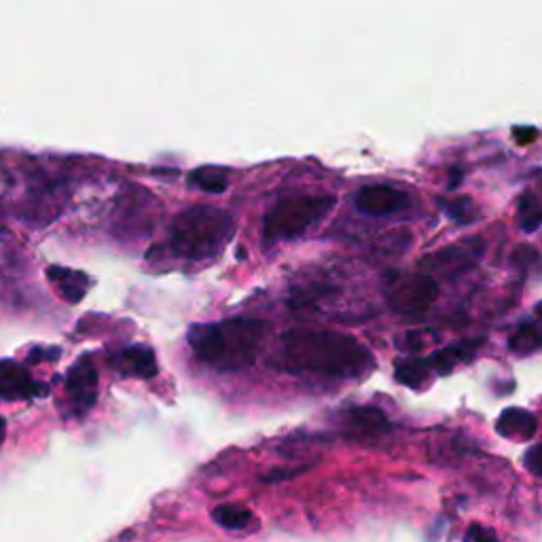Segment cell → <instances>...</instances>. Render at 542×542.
Instances as JSON below:
<instances>
[{
	"instance_id": "obj_22",
	"label": "cell",
	"mask_w": 542,
	"mask_h": 542,
	"mask_svg": "<svg viewBox=\"0 0 542 542\" xmlns=\"http://www.w3.org/2000/svg\"><path fill=\"white\" fill-rule=\"evenodd\" d=\"M523 464L530 473L542 476V445H534L532 449H528L523 455Z\"/></svg>"
},
{
	"instance_id": "obj_13",
	"label": "cell",
	"mask_w": 542,
	"mask_h": 542,
	"mask_svg": "<svg viewBox=\"0 0 542 542\" xmlns=\"http://www.w3.org/2000/svg\"><path fill=\"white\" fill-rule=\"evenodd\" d=\"M348 426L360 437H379L388 430L390 422L377 406H354L348 411Z\"/></svg>"
},
{
	"instance_id": "obj_18",
	"label": "cell",
	"mask_w": 542,
	"mask_h": 542,
	"mask_svg": "<svg viewBox=\"0 0 542 542\" xmlns=\"http://www.w3.org/2000/svg\"><path fill=\"white\" fill-rule=\"evenodd\" d=\"M213 519L219 525H223V528L244 530L252 522V513L246 511V508L233 507V504H223V507L214 508Z\"/></svg>"
},
{
	"instance_id": "obj_21",
	"label": "cell",
	"mask_w": 542,
	"mask_h": 542,
	"mask_svg": "<svg viewBox=\"0 0 542 542\" xmlns=\"http://www.w3.org/2000/svg\"><path fill=\"white\" fill-rule=\"evenodd\" d=\"M464 542H500V540L496 538V534L492 532V530H487V528H484V525L475 523V525H470L468 530H466Z\"/></svg>"
},
{
	"instance_id": "obj_14",
	"label": "cell",
	"mask_w": 542,
	"mask_h": 542,
	"mask_svg": "<svg viewBox=\"0 0 542 542\" xmlns=\"http://www.w3.org/2000/svg\"><path fill=\"white\" fill-rule=\"evenodd\" d=\"M538 320L536 322H522L517 330L508 339V350L515 354H532V352L542 348V303L536 307Z\"/></svg>"
},
{
	"instance_id": "obj_5",
	"label": "cell",
	"mask_w": 542,
	"mask_h": 542,
	"mask_svg": "<svg viewBox=\"0 0 542 542\" xmlns=\"http://www.w3.org/2000/svg\"><path fill=\"white\" fill-rule=\"evenodd\" d=\"M388 303L403 316H420L438 295L437 282L426 274H390L386 280Z\"/></svg>"
},
{
	"instance_id": "obj_19",
	"label": "cell",
	"mask_w": 542,
	"mask_h": 542,
	"mask_svg": "<svg viewBox=\"0 0 542 542\" xmlns=\"http://www.w3.org/2000/svg\"><path fill=\"white\" fill-rule=\"evenodd\" d=\"M519 214H522L519 225H522V231L525 233H534L542 225V205L536 202L532 191L523 193L522 204H519Z\"/></svg>"
},
{
	"instance_id": "obj_17",
	"label": "cell",
	"mask_w": 542,
	"mask_h": 542,
	"mask_svg": "<svg viewBox=\"0 0 542 542\" xmlns=\"http://www.w3.org/2000/svg\"><path fill=\"white\" fill-rule=\"evenodd\" d=\"M191 182L197 189H202V191L221 193L229 184V178L219 167H199V170H195L191 174Z\"/></svg>"
},
{
	"instance_id": "obj_11",
	"label": "cell",
	"mask_w": 542,
	"mask_h": 542,
	"mask_svg": "<svg viewBox=\"0 0 542 542\" xmlns=\"http://www.w3.org/2000/svg\"><path fill=\"white\" fill-rule=\"evenodd\" d=\"M47 275L49 280H51V284L58 289L59 295H62L68 303H79L85 295H88L89 278L85 274L53 265V267L47 269Z\"/></svg>"
},
{
	"instance_id": "obj_4",
	"label": "cell",
	"mask_w": 542,
	"mask_h": 542,
	"mask_svg": "<svg viewBox=\"0 0 542 542\" xmlns=\"http://www.w3.org/2000/svg\"><path fill=\"white\" fill-rule=\"evenodd\" d=\"M335 205L333 195H292L271 205L265 214L263 233L267 240H289L306 233Z\"/></svg>"
},
{
	"instance_id": "obj_7",
	"label": "cell",
	"mask_w": 542,
	"mask_h": 542,
	"mask_svg": "<svg viewBox=\"0 0 542 542\" xmlns=\"http://www.w3.org/2000/svg\"><path fill=\"white\" fill-rule=\"evenodd\" d=\"M45 394L47 388L35 382L24 367L15 360H0V399L30 400Z\"/></svg>"
},
{
	"instance_id": "obj_12",
	"label": "cell",
	"mask_w": 542,
	"mask_h": 542,
	"mask_svg": "<svg viewBox=\"0 0 542 542\" xmlns=\"http://www.w3.org/2000/svg\"><path fill=\"white\" fill-rule=\"evenodd\" d=\"M484 339H468V341H460V344L449 345V348L435 352V354L428 359L430 362V368H435L437 373L441 376H447L449 371H453L460 362H468L476 354V350L481 348Z\"/></svg>"
},
{
	"instance_id": "obj_3",
	"label": "cell",
	"mask_w": 542,
	"mask_h": 542,
	"mask_svg": "<svg viewBox=\"0 0 542 542\" xmlns=\"http://www.w3.org/2000/svg\"><path fill=\"white\" fill-rule=\"evenodd\" d=\"M233 219L214 205H195L172 221L170 246L184 259L213 257L231 240Z\"/></svg>"
},
{
	"instance_id": "obj_16",
	"label": "cell",
	"mask_w": 542,
	"mask_h": 542,
	"mask_svg": "<svg viewBox=\"0 0 542 542\" xmlns=\"http://www.w3.org/2000/svg\"><path fill=\"white\" fill-rule=\"evenodd\" d=\"M428 371H430V362H428V359H409L399 362L394 377H397V382L403 383V386L420 388L422 383H424Z\"/></svg>"
},
{
	"instance_id": "obj_20",
	"label": "cell",
	"mask_w": 542,
	"mask_h": 542,
	"mask_svg": "<svg viewBox=\"0 0 542 542\" xmlns=\"http://www.w3.org/2000/svg\"><path fill=\"white\" fill-rule=\"evenodd\" d=\"M441 208L445 210L449 219L458 221V223H470L475 219V204L470 197H455V199H441Z\"/></svg>"
},
{
	"instance_id": "obj_24",
	"label": "cell",
	"mask_w": 542,
	"mask_h": 542,
	"mask_svg": "<svg viewBox=\"0 0 542 542\" xmlns=\"http://www.w3.org/2000/svg\"><path fill=\"white\" fill-rule=\"evenodd\" d=\"M538 257V252L534 251V248L530 246H519L517 251L513 252V263L515 265H530L534 261V259Z\"/></svg>"
},
{
	"instance_id": "obj_26",
	"label": "cell",
	"mask_w": 542,
	"mask_h": 542,
	"mask_svg": "<svg viewBox=\"0 0 542 542\" xmlns=\"http://www.w3.org/2000/svg\"><path fill=\"white\" fill-rule=\"evenodd\" d=\"M4 435H7V424H4V420L0 417V443L4 441Z\"/></svg>"
},
{
	"instance_id": "obj_9",
	"label": "cell",
	"mask_w": 542,
	"mask_h": 542,
	"mask_svg": "<svg viewBox=\"0 0 542 542\" xmlns=\"http://www.w3.org/2000/svg\"><path fill=\"white\" fill-rule=\"evenodd\" d=\"M96 388H97V371L91 359H81L77 365L70 368L66 377V390L74 399V405L81 409H89L96 403Z\"/></svg>"
},
{
	"instance_id": "obj_25",
	"label": "cell",
	"mask_w": 542,
	"mask_h": 542,
	"mask_svg": "<svg viewBox=\"0 0 542 542\" xmlns=\"http://www.w3.org/2000/svg\"><path fill=\"white\" fill-rule=\"evenodd\" d=\"M460 182H462V170L453 167V170L449 172V189H455Z\"/></svg>"
},
{
	"instance_id": "obj_1",
	"label": "cell",
	"mask_w": 542,
	"mask_h": 542,
	"mask_svg": "<svg viewBox=\"0 0 542 542\" xmlns=\"http://www.w3.org/2000/svg\"><path fill=\"white\" fill-rule=\"evenodd\" d=\"M286 368L329 377H359L373 367V356L359 339L333 330L295 329L282 337Z\"/></svg>"
},
{
	"instance_id": "obj_15",
	"label": "cell",
	"mask_w": 542,
	"mask_h": 542,
	"mask_svg": "<svg viewBox=\"0 0 542 542\" xmlns=\"http://www.w3.org/2000/svg\"><path fill=\"white\" fill-rule=\"evenodd\" d=\"M121 367L128 376L153 379L159 371L153 350L146 345H132L121 354Z\"/></svg>"
},
{
	"instance_id": "obj_10",
	"label": "cell",
	"mask_w": 542,
	"mask_h": 542,
	"mask_svg": "<svg viewBox=\"0 0 542 542\" xmlns=\"http://www.w3.org/2000/svg\"><path fill=\"white\" fill-rule=\"evenodd\" d=\"M538 430V422L530 411L511 406V409L502 411V415L496 422V432L504 438H519V441H528Z\"/></svg>"
},
{
	"instance_id": "obj_6",
	"label": "cell",
	"mask_w": 542,
	"mask_h": 542,
	"mask_svg": "<svg viewBox=\"0 0 542 542\" xmlns=\"http://www.w3.org/2000/svg\"><path fill=\"white\" fill-rule=\"evenodd\" d=\"M485 251V242L481 237H468L452 246L443 248L422 261V267L428 271H438V274L453 278V275L464 274V271L473 269L481 254Z\"/></svg>"
},
{
	"instance_id": "obj_8",
	"label": "cell",
	"mask_w": 542,
	"mask_h": 542,
	"mask_svg": "<svg viewBox=\"0 0 542 542\" xmlns=\"http://www.w3.org/2000/svg\"><path fill=\"white\" fill-rule=\"evenodd\" d=\"M406 205V195L386 184H371L356 193V208L371 216H386Z\"/></svg>"
},
{
	"instance_id": "obj_23",
	"label": "cell",
	"mask_w": 542,
	"mask_h": 542,
	"mask_svg": "<svg viewBox=\"0 0 542 542\" xmlns=\"http://www.w3.org/2000/svg\"><path fill=\"white\" fill-rule=\"evenodd\" d=\"M513 138H515V143H517L519 146L532 144L534 140L538 138V129L530 128V126H517V128L513 129Z\"/></svg>"
},
{
	"instance_id": "obj_2",
	"label": "cell",
	"mask_w": 542,
	"mask_h": 542,
	"mask_svg": "<svg viewBox=\"0 0 542 542\" xmlns=\"http://www.w3.org/2000/svg\"><path fill=\"white\" fill-rule=\"evenodd\" d=\"M267 324L261 320H225L214 324H197L189 330V345L205 365L221 371H236L252 365L261 348Z\"/></svg>"
}]
</instances>
